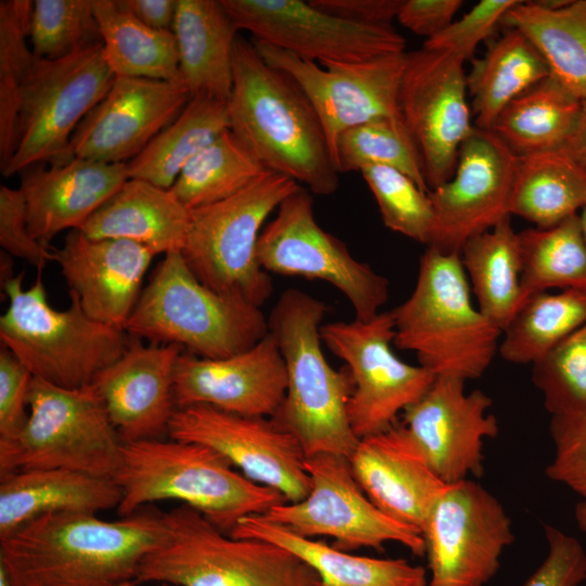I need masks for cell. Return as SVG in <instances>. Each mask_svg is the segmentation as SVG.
<instances>
[{"label": "cell", "instance_id": "56", "mask_svg": "<svg viewBox=\"0 0 586 586\" xmlns=\"http://www.w3.org/2000/svg\"><path fill=\"white\" fill-rule=\"evenodd\" d=\"M574 518L578 530L586 536V501H578L574 508Z\"/></svg>", "mask_w": 586, "mask_h": 586}, {"label": "cell", "instance_id": "49", "mask_svg": "<svg viewBox=\"0 0 586 586\" xmlns=\"http://www.w3.org/2000/svg\"><path fill=\"white\" fill-rule=\"evenodd\" d=\"M547 555L522 586H581L586 579V550L577 538L545 525Z\"/></svg>", "mask_w": 586, "mask_h": 586}, {"label": "cell", "instance_id": "20", "mask_svg": "<svg viewBox=\"0 0 586 586\" xmlns=\"http://www.w3.org/2000/svg\"><path fill=\"white\" fill-rule=\"evenodd\" d=\"M518 158L494 131L474 126L460 146L451 178L429 193L433 230L428 246L460 254L469 239L511 217Z\"/></svg>", "mask_w": 586, "mask_h": 586}, {"label": "cell", "instance_id": "45", "mask_svg": "<svg viewBox=\"0 0 586 586\" xmlns=\"http://www.w3.org/2000/svg\"><path fill=\"white\" fill-rule=\"evenodd\" d=\"M360 173L375 199L385 227L429 245L433 230L430 192L419 188L407 175L387 166H368Z\"/></svg>", "mask_w": 586, "mask_h": 586}, {"label": "cell", "instance_id": "1", "mask_svg": "<svg viewBox=\"0 0 586 586\" xmlns=\"http://www.w3.org/2000/svg\"><path fill=\"white\" fill-rule=\"evenodd\" d=\"M165 537L162 514L107 521L56 512L0 538V568L11 586H119L136 579L142 559Z\"/></svg>", "mask_w": 586, "mask_h": 586}, {"label": "cell", "instance_id": "21", "mask_svg": "<svg viewBox=\"0 0 586 586\" xmlns=\"http://www.w3.org/2000/svg\"><path fill=\"white\" fill-rule=\"evenodd\" d=\"M464 381L436 378L426 393L403 412L405 437L446 484L483 473L484 442L498 434L492 398L464 391Z\"/></svg>", "mask_w": 586, "mask_h": 586}, {"label": "cell", "instance_id": "52", "mask_svg": "<svg viewBox=\"0 0 586 586\" xmlns=\"http://www.w3.org/2000/svg\"><path fill=\"white\" fill-rule=\"evenodd\" d=\"M462 3L461 0H404L396 18L411 33L430 39L454 22Z\"/></svg>", "mask_w": 586, "mask_h": 586}, {"label": "cell", "instance_id": "37", "mask_svg": "<svg viewBox=\"0 0 586 586\" xmlns=\"http://www.w3.org/2000/svg\"><path fill=\"white\" fill-rule=\"evenodd\" d=\"M93 10L105 61L116 77L181 80L173 30L148 27L117 0H93Z\"/></svg>", "mask_w": 586, "mask_h": 586}, {"label": "cell", "instance_id": "4", "mask_svg": "<svg viewBox=\"0 0 586 586\" xmlns=\"http://www.w3.org/2000/svg\"><path fill=\"white\" fill-rule=\"evenodd\" d=\"M327 311L323 302L295 289L276 303L268 322L284 359L286 392L271 419L295 436L306 457L349 458L359 442L348 418L353 380L324 357L320 329Z\"/></svg>", "mask_w": 586, "mask_h": 586}, {"label": "cell", "instance_id": "3", "mask_svg": "<svg viewBox=\"0 0 586 586\" xmlns=\"http://www.w3.org/2000/svg\"><path fill=\"white\" fill-rule=\"evenodd\" d=\"M114 481L122 489L116 508L129 517L144 505L178 500L230 534L243 518L265 514L286 501L276 489L251 481L214 449L180 440L124 443Z\"/></svg>", "mask_w": 586, "mask_h": 586}, {"label": "cell", "instance_id": "54", "mask_svg": "<svg viewBox=\"0 0 586 586\" xmlns=\"http://www.w3.org/2000/svg\"><path fill=\"white\" fill-rule=\"evenodd\" d=\"M139 22L157 30H171L177 0H117Z\"/></svg>", "mask_w": 586, "mask_h": 586}, {"label": "cell", "instance_id": "36", "mask_svg": "<svg viewBox=\"0 0 586 586\" xmlns=\"http://www.w3.org/2000/svg\"><path fill=\"white\" fill-rule=\"evenodd\" d=\"M582 105L550 75L512 100L492 131L518 156L560 149L572 135Z\"/></svg>", "mask_w": 586, "mask_h": 586}, {"label": "cell", "instance_id": "35", "mask_svg": "<svg viewBox=\"0 0 586 586\" xmlns=\"http://www.w3.org/2000/svg\"><path fill=\"white\" fill-rule=\"evenodd\" d=\"M460 258L479 310L502 333L524 303L519 234L510 217L469 239Z\"/></svg>", "mask_w": 586, "mask_h": 586}, {"label": "cell", "instance_id": "30", "mask_svg": "<svg viewBox=\"0 0 586 586\" xmlns=\"http://www.w3.org/2000/svg\"><path fill=\"white\" fill-rule=\"evenodd\" d=\"M181 81L192 97L228 102L239 29L220 0H177L173 25Z\"/></svg>", "mask_w": 586, "mask_h": 586}, {"label": "cell", "instance_id": "48", "mask_svg": "<svg viewBox=\"0 0 586 586\" xmlns=\"http://www.w3.org/2000/svg\"><path fill=\"white\" fill-rule=\"evenodd\" d=\"M519 2L520 0H481L443 31L424 40L423 47L449 52L463 62L472 61L477 46L491 37L505 14Z\"/></svg>", "mask_w": 586, "mask_h": 586}, {"label": "cell", "instance_id": "32", "mask_svg": "<svg viewBox=\"0 0 586 586\" xmlns=\"http://www.w3.org/2000/svg\"><path fill=\"white\" fill-rule=\"evenodd\" d=\"M501 24L522 31L546 60L550 75L586 101V0H520Z\"/></svg>", "mask_w": 586, "mask_h": 586}, {"label": "cell", "instance_id": "15", "mask_svg": "<svg viewBox=\"0 0 586 586\" xmlns=\"http://www.w3.org/2000/svg\"><path fill=\"white\" fill-rule=\"evenodd\" d=\"M422 536L430 571L428 586H485L514 540L504 505L471 479L446 485Z\"/></svg>", "mask_w": 586, "mask_h": 586}, {"label": "cell", "instance_id": "23", "mask_svg": "<svg viewBox=\"0 0 586 586\" xmlns=\"http://www.w3.org/2000/svg\"><path fill=\"white\" fill-rule=\"evenodd\" d=\"M285 392V364L270 331L249 349L226 358L183 352L175 368L177 408L206 405L240 416L272 418Z\"/></svg>", "mask_w": 586, "mask_h": 586}, {"label": "cell", "instance_id": "7", "mask_svg": "<svg viewBox=\"0 0 586 586\" xmlns=\"http://www.w3.org/2000/svg\"><path fill=\"white\" fill-rule=\"evenodd\" d=\"M166 537L141 561L135 582L171 586H319L317 573L267 540L233 537L195 509L161 513Z\"/></svg>", "mask_w": 586, "mask_h": 586}, {"label": "cell", "instance_id": "19", "mask_svg": "<svg viewBox=\"0 0 586 586\" xmlns=\"http://www.w3.org/2000/svg\"><path fill=\"white\" fill-rule=\"evenodd\" d=\"M167 435L214 449L244 476L276 489L286 501H300L308 494L305 453L295 436L271 418L191 405L176 408Z\"/></svg>", "mask_w": 586, "mask_h": 586}, {"label": "cell", "instance_id": "22", "mask_svg": "<svg viewBox=\"0 0 586 586\" xmlns=\"http://www.w3.org/2000/svg\"><path fill=\"white\" fill-rule=\"evenodd\" d=\"M191 100L181 80L115 77L104 98L76 128L68 158L127 164Z\"/></svg>", "mask_w": 586, "mask_h": 586}, {"label": "cell", "instance_id": "14", "mask_svg": "<svg viewBox=\"0 0 586 586\" xmlns=\"http://www.w3.org/2000/svg\"><path fill=\"white\" fill-rule=\"evenodd\" d=\"M257 258L266 272L330 283L345 295L360 320L377 316L388 297V280L319 226L313 198L303 188L285 198L264 227Z\"/></svg>", "mask_w": 586, "mask_h": 586}, {"label": "cell", "instance_id": "27", "mask_svg": "<svg viewBox=\"0 0 586 586\" xmlns=\"http://www.w3.org/2000/svg\"><path fill=\"white\" fill-rule=\"evenodd\" d=\"M349 462L357 483L382 512L422 534L447 484L410 445L399 424L360 438Z\"/></svg>", "mask_w": 586, "mask_h": 586}, {"label": "cell", "instance_id": "17", "mask_svg": "<svg viewBox=\"0 0 586 586\" xmlns=\"http://www.w3.org/2000/svg\"><path fill=\"white\" fill-rule=\"evenodd\" d=\"M252 40L321 63L364 62L403 53L406 39L392 24L349 22L302 0H220Z\"/></svg>", "mask_w": 586, "mask_h": 586}, {"label": "cell", "instance_id": "55", "mask_svg": "<svg viewBox=\"0 0 586 586\" xmlns=\"http://www.w3.org/2000/svg\"><path fill=\"white\" fill-rule=\"evenodd\" d=\"M564 148L586 171V101L583 102L578 120Z\"/></svg>", "mask_w": 586, "mask_h": 586}, {"label": "cell", "instance_id": "59", "mask_svg": "<svg viewBox=\"0 0 586 586\" xmlns=\"http://www.w3.org/2000/svg\"><path fill=\"white\" fill-rule=\"evenodd\" d=\"M137 584H138L137 582L130 581V582H126V583H124V584H122L119 586H138ZM162 586H171V585L162 584Z\"/></svg>", "mask_w": 586, "mask_h": 586}, {"label": "cell", "instance_id": "38", "mask_svg": "<svg viewBox=\"0 0 586 586\" xmlns=\"http://www.w3.org/2000/svg\"><path fill=\"white\" fill-rule=\"evenodd\" d=\"M227 129V102L192 97L180 114L127 163L129 178L170 189L190 160Z\"/></svg>", "mask_w": 586, "mask_h": 586}, {"label": "cell", "instance_id": "10", "mask_svg": "<svg viewBox=\"0 0 586 586\" xmlns=\"http://www.w3.org/2000/svg\"><path fill=\"white\" fill-rule=\"evenodd\" d=\"M300 188L291 178L265 170L234 195L191 211L181 254L195 277L214 291L260 307L272 291L257 258L263 225Z\"/></svg>", "mask_w": 586, "mask_h": 586}, {"label": "cell", "instance_id": "13", "mask_svg": "<svg viewBox=\"0 0 586 586\" xmlns=\"http://www.w3.org/2000/svg\"><path fill=\"white\" fill-rule=\"evenodd\" d=\"M322 343L346 364L353 380L348 418L360 440L385 432L397 417L418 402L436 377L418 365L399 359L392 351L395 327L390 311L369 320L322 324Z\"/></svg>", "mask_w": 586, "mask_h": 586}, {"label": "cell", "instance_id": "9", "mask_svg": "<svg viewBox=\"0 0 586 586\" xmlns=\"http://www.w3.org/2000/svg\"><path fill=\"white\" fill-rule=\"evenodd\" d=\"M28 417L0 438V475L65 469L114 480L124 442L92 385L65 388L33 378Z\"/></svg>", "mask_w": 586, "mask_h": 586}, {"label": "cell", "instance_id": "31", "mask_svg": "<svg viewBox=\"0 0 586 586\" xmlns=\"http://www.w3.org/2000/svg\"><path fill=\"white\" fill-rule=\"evenodd\" d=\"M229 535L267 540L285 548L317 573L319 586L429 585L426 570L406 559L352 555L323 542L296 535L262 514L243 518Z\"/></svg>", "mask_w": 586, "mask_h": 586}, {"label": "cell", "instance_id": "33", "mask_svg": "<svg viewBox=\"0 0 586 586\" xmlns=\"http://www.w3.org/2000/svg\"><path fill=\"white\" fill-rule=\"evenodd\" d=\"M467 75L474 126L492 130L502 110L524 91L550 76L549 66L520 30L507 28Z\"/></svg>", "mask_w": 586, "mask_h": 586}, {"label": "cell", "instance_id": "46", "mask_svg": "<svg viewBox=\"0 0 586 586\" xmlns=\"http://www.w3.org/2000/svg\"><path fill=\"white\" fill-rule=\"evenodd\" d=\"M532 381L551 417L586 408V322L533 364Z\"/></svg>", "mask_w": 586, "mask_h": 586}, {"label": "cell", "instance_id": "34", "mask_svg": "<svg viewBox=\"0 0 586 586\" xmlns=\"http://www.w3.org/2000/svg\"><path fill=\"white\" fill-rule=\"evenodd\" d=\"M586 205V171L563 146L519 156L510 215L546 229Z\"/></svg>", "mask_w": 586, "mask_h": 586}, {"label": "cell", "instance_id": "39", "mask_svg": "<svg viewBox=\"0 0 586 586\" xmlns=\"http://www.w3.org/2000/svg\"><path fill=\"white\" fill-rule=\"evenodd\" d=\"M586 322V288L539 292L526 298L501 334L506 361L534 364Z\"/></svg>", "mask_w": 586, "mask_h": 586}, {"label": "cell", "instance_id": "25", "mask_svg": "<svg viewBox=\"0 0 586 586\" xmlns=\"http://www.w3.org/2000/svg\"><path fill=\"white\" fill-rule=\"evenodd\" d=\"M183 352L176 344H143L130 336L124 354L93 380L91 385L124 443L168 432L177 408L175 368Z\"/></svg>", "mask_w": 586, "mask_h": 586}, {"label": "cell", "instance_id": "6", "mask_svg": "<svg viewBox=\"0 0 586 586\" xmlns=\"http://www.w3.org/2000/svg\"><path fill=\"white\" fill-rule=\"evenodd\" d=\"M124 330L149 343L220 359L255 345L269 332V322L260 307L202 283L181 252H174L155 267Z\"/></svg>", "mask_w": 586, "mask_h": 586}, {"label": "cell", "instance_id": "18", "mask_svg": "<svg viewBox=\"0 0 586 586\" xmlns=\"http://www.w3.org/2000/svg\"><path fill=\"white\" fill-rule=\"evenodd\" d=\"M464 62L421 47L406 53L399 111L422 157L430 190L451 178L463 141L474 129Z\"/></svg>", "mask_w": 586, "mask_h": 586}, {"label": "cell", "instance_id": "44", "mask_svg": "<svg viewBox=\"0 0 586 586\" xmlns=\"http://www.w3.org/2000/svg\"><path fill=\"white\" fill-rule=\"evenodd\" d=\"M29 43L36 58L60 60L102 44L93 0H35Z\"/></svg>", "mask_w": 586, "mask_h": 586}, {"label": "cell", "instance_id": "16", "mask_svg": "<svg viewBox=\"0 0 586 586\" xmlns=\"http://www.w3.org/2000/svg\"><path fill=\"white\" fill-rule=\"evenodd\" d=\"M260 56L285 73L315 110L335 163L340 136L358 125L402 116L399 88L406 52L364 62L316 63L288 51L252 40Z\"/></svg>", "mask_w": 586, "mask_h": 586}, {"label": "cell", "instance_id": "29", "mask_svg": "<svg viewBox=\"0 0 586 586\" xmlns=\"http://www.w3.org/2000/svg\"><path fill=\"white\" fill-rule=\"evenodd\" d=\"M191 211L169 189L129 178L78 230L140 243L155 255L181 252Z\"/></svg>", "mask_w": 586, "mask_h": 586}, {"label": "cell", "instance_id": "43", "mask_svg": "<svg viewBox=\"0 0 586 586\" xmlns=\"http://www.w3.org/2000/svg\"><path fill=\"white\" fill-rule=\"evenodd\" d=\"M335 165L339 173L387 166L431 191L421 154L402 116L373 119L344 131L336 143Z\"/></svg>", "mask_w": 586, "mask_h": 586}, {"label": "cell", "instance_id": "50", "mask_svg": "<svg viewBox=\"0 0 586 586\" xmlns=\"http://www.w3.org/2000/svg\"><path fill=\"white\" fill-rule=\"evenodd\" d=\"M0 245L12 257L25 259L39 271L54 260L53 247L44 246L29 233L23 193L4 184L0 186Z\"/></svg>", "mask_w": 586, "mask_h": 586}, {"label": "cell", "instance_id": "53", "mask_svg": "<svg viewBox=\"0 0 586 586\" xmlns=\"http://www.w3.org/2000/svg\"><path fill=\"white\" fill-rule=\"evenodd\" d=\"M317 9L360 24H392L404 0H310Z\"/></svg>", "mask_w": 586, "mask_h": 586}, {"label": "cell", "instance_id": "40", "mask_svg": "<svg viewBox=\"0 0 586 586\" xmlns=\"http://www.w3.org/2000/svg\"><path fill=\"white\" fill-rule=\"evenodd\" d=\"M518 234L524 302L550 289L586 288V239L578 214L553 227Z\"/></svg>", "mask_w": 586, "mask_h": 586}, {"label": "cell", "instance_id": "11", "mask_svg": "<svg viewBox=\"0 0 586 586\" xmlns=\"http://www.w3.org/2000/svg\"><path fill=\"white\" fill-rule=\"evenodd\" d=\"M115 77L102 44L54 61L36 58L22 91L16 148L2 175L68 160L76 128Z\"/></svg>", "mask_w": 586, "mask_h": 586}, {"label": "cell", "instance_id": "5", "mask_svg": "<svg viewBox=\"0 0 586 586\" xmlns=\"http://www.w3.org/2000/svg\"><path fill=\"white\" fill-rule=\"evenodd\" d=\"M391 313L394 344L436 378L476 380L498 352L501 331L473 306L458 253L428 246L412 293Z\"/></svg>", "mask_w": 586, "mask_h": 586}, {"label": "cell", "instance_id": "12", "mask_svg": "<svg viewBox=\"0 0 586 586\" xmlns=\"http://www.w3.org/2000/svg\"><path fill=\"white\" fill-rule=\"evenodd\" d=\"M309 491L300 501L271 507L267 520L292 533L315 538L331 537L344 551L383 549L397 543L415 556L425 555L422 534L382 512L357 483L349 458L335 454L306 457Z\"/></svg>", "mask_w": 586, "mask_h": 586}, {"label": "cell", "instance_id": "57", "mask_svg": "<svg viewBox=\"0 0 586 586\" xmlns=\"http://www.w3.org/2000/svg\"><path fill=\"white\" fill-rule=\"evenodd\" d=\"M0 586H11L9 575L2 568H0Z\"/></svg>", "mask_w": 586, "mask_h": 586}, {"label": "cell", "instance_id": "51", "mask_svg": "<svg viewBox=\"0 0 586 586\" xmlns=\"http://www.w3.org/2000/svg\"><path fill=\"white\" fill-rule=\"evenodd\" d=\"M30 371L4 346L0 349V438L16 434L28 417Z\"/></svg>", "mask_w": 586, "mask_h": 586}, {"label": "cell", "instance_id": "28", "mask_svg": "<svg viewBox=\"0 0 586 586\" xmlns=\"http://www.w3.org/2000/svg\"><path fill=\"white\" fill-rule=\"evenodd\" d=\"M122 489L114 480L65 469H33L0 475V538L28 522L56 512L117 508Z\"/></svg>", "mask_w": 586, "mask_h": 586}, {"label": "cell", "instance_id": "42", "mask_svg": "<svg viewBox=\"0 0 586 586\" xmlns=\"http://www.w3.org/2000/svg\"><path fill=\"white\" fill-rule=\"evenodd\" d=\"M30 0L0 1V169L17 143L21 98L36 56L29 43Z\"/></svg>", "mask_w": 586, "mask_h": 586}, {"label": "cell", "instance_id": "8", "mask_svg": "<svg viewBox=\"0 0 586 586\" xmlns=\"http://www.w3.org/2000/svg\"><path fill=\"white\" fill-rule=\"evenodd\" d=\"M23 278L18 273L2 285L9 300L0 317L2 346L34 378L65 388L91 385L124 354L130 336L89 318L73 291H68L69 306L59 310L48 302L40 273L28 289Z\"/></svg>", "mask_w": 586, "mask_h": 586}, {"label": "cell", "instance_id": "24", "mask_svg": "<svg viewBox=\"0 0 586 586\" xmlns=\"http://www.w3.org/2000/svg\"><path fill=\"white\" fill-rule=\"evenodd\" d=\"M52 251L85 314L94 321L124 330L156 255L140 243L93 239L78 229L68 231L62 246Z\"/></svg>", "mask_w": 586, "mask_h": 586}, {"label": "cell", "instance_id": "26", "mask_svg": "<svg viewBox=\"0 0 586 586\" xmlns=\"http://www.w3.org/2000/svg\"><path fill=\"white\" fill-rule=\"evenodd\" d=\"M18 175L29 233L48 247L60 232L79 229L129 179L125 163L79 157L35 164Z\"/></svg>", "mask_w": 586, "mask_h": 586}, {"label": "cell", "instance_id": "47", "mask_svg": "<svg viewBox=\"0 0 586 586\" xmlns=\"http://www.w3.org/2000/svg\"><path fill=\"white\" fill-rule=\"evenodd\" d=\"M550 436L553 454L545 469L546 476L586 501V408L552 416Z\"/></svg>", "mask_w": 586, "mask_h": 586}, {"label": "cell", "instance_id": "41", "mask_svg": "<svg viewBox=\"0 0 586 586\" xmlns=\"http://www.w3.org/2000/svg\"><path fill=\"white\" fill-rule=\"evenodd\" d=\"M265 170L254 154L227 129L190 160L169 190L193 211L234 195Z\"/></svg>", "mask_w": 586, "mask_h": 586}, {"label": "cell", "instance_id": "58", "mask_svg": "<svg viewBox=\"0 0 586 586\" xmlns=\"http://www.w3.org/2000/svg\"><path fill=\"white\" fill-rule=\"evenodd\" d=\"M578 215H579L583 232L586 239V205L583 207V209L579 212Z\"/></svg>", "mask_w": 586, "mask_h": 586}, {"label": "cell", "instance_id": "2", "mask_svg": "<svg viewBox=\"0 0 586 586\" xmlns=\"http://www.w3.org/2000/svg\"><path fill=\"white\" fill-rule=\"evenodd\" d=\"M229 130L266 170L291 178L317 195L339 188V170L310 102L285 73L269 65L252 40L238 36Z\"/></svg>", "mask_w": 586, "mask_h": 586}]
</instances>
